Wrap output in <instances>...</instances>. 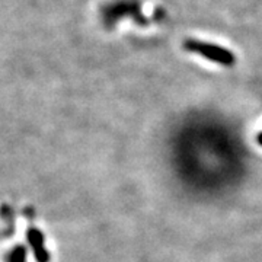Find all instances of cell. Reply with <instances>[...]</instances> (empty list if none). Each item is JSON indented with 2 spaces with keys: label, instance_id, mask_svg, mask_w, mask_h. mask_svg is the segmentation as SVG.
<instances>
[{
  "label": "cell",
  "instance_id": "obj_1",
  "mask_svg": "<svg viewBox=\"0 0 262 262\" xmlns=\"http://www.w3.org/2000/svg\"><path fill=\"white\" fill-rule=\"evenodd\" d=\"M184 47L188 51L206 57L207 60L217 63V64L230 67V66H233L236 63V57H234L232 51L220 47V46H215V44H210V42H204V41H196V39H188V41H185Z\"/></svg>",
  "mask_w": 262,
  "mask_h": 262
},
{
  "label": "cell",
  "instance_id": "obj_2",
  "mask_svg": "<svg viewBox=\"0 0 262 262\" xmlns=\"http://www.w3.org/2000/svg\"><path fill=\"white\" fill-rule=\"evenodd\" d=\"M27 239L37 262H50V252L44 246V234L41 233V230H38L35 227L28 229Z\"/></svg>",
  "mask_w": 262,
  "mask_h": 262
},
{
  "label": "cell",
  "instance_id": "obj_3",
  "mask_svg": "<svg viewBox=\"0 0 262 262\" xmlns=\"http://www.w3.org/2000/svg\"><path fill=\"white\" fill-rule=\"evenodd\" d=\"M10 262H25V249L20 246L16 248L10 255Z\"/></svg>",
  "mask_w": 262,
  "mask_h": 262
},
{
  "label": "cell",
  "instance_id": "obj_4",
  "mask_svg": "<svg viewBox=\"0 0 262 262\" xmlns=\"http://www.w3.org/2000/svg\"><path fill=\"white\" fill-rule=\"evenodd\" d=\"M256 141H258V144H259V146H262V133H259V134H258V137H256Z\"/></svg>",
  "mask_w": 262,
  "mask_h": 262
}]
</instances>
